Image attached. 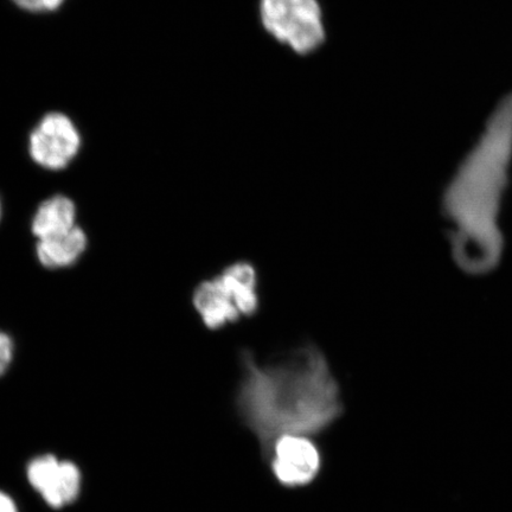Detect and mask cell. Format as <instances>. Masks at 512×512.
Masks as SVG:
<instances>
[{
  "mask_svg": "<svg viewBox=\"0 0 512 512\" xmlns=\"http://www.w3.org/2000/svg\"><path fill=\"white\" fill-rule=\"evenodd\" d=\"M241 379L235 411L267 457L283 435L316 437L342 418L341 386L328 358L316 344L306 343L278 360L261 362L241 352Z\"/></svg>",
  "mask_w": 512,
  "mask_h": 512,
  "instance_id": "cell-1",
  "label": "cell"
},
{
  "mask_svg": "<svg viewBox=\"0 0 512 512\" xmlns=\"http://www.w3.org/2000/svg\"><path fill=\"white\" fill-rule=\"evenodd\" d=\"M512 153V94L492 115L482 139L454 184L452 211L466 232H491L496 184L503 181Z\"/></svg>",
  "mask_w": 512,
  "mask_h": 512,
  "instance_id": "cell-2",
  "label": "cell"
},
{
  "mask_svg": "<svg viewBox=\"0 0 512 512\" xmlns=\"http://www.w3.org/2000/svg\"><path fill=\"white\" fill-rule=\"evenodd\" d=\"M201 323L217 331L255 315L260 306V279L248 261H235L201 281L191 296Z\"/></svg>",
  "mask_w": 512,
  "mask_h": 512,
  "instance_id": "cell-3",
  "label": "cell"
},
{
  "mask_svg": "<svg viewBox=\"0 0 512 512\" xmlns=\"http://www.w3.org/2000/svg\"><path fill=\"white\" fill-rule=\"evenodd\" d=\"M266 462L275 482L293 490L316 482L322 473L324 458L311 437L290 434L274 441Z\"/></svg>",
  "mask_w": 512,
  "mask_h": 512,
  "instance_id": "cell-4",
  "label": "cell"
},
{
  "mask_svg": "<svg viewBox=\"0 0 512 512\" xmlns=\"http://www.w3.org/2000/svg\"><path fill=\"white\" fill-rule=\"evenodd\" d=\"M27 478L31 488L50 508L62 509L80 496L82 473L79 466L54 454L32 458L27 465Z\"/></svg>",
  "mask_w": 512,
  "mask_h": 512,
  "instance_id": "cell-5",
  "label": "cell"
},
{
  "mask_svg": "<svg viewBox=\"0 0 512 512\" xmlns=\"http://www.w3.org/2000/svg\"><path fill=\"white\" fill-rule=\"evenodd\" d=\"M80 147L74 124L61 113L48 114L31 133L30 155L38 165L49 170L66 168Z\"/></svg>",
  "mask_w": 512,
  "mask_h": 512,
  "instance_id": "cell-6",
  "label": "cell"
},
{
  "mask_svg": "<svg viewBox=\"0 0 512 512\" xmlns=\"http://www.w3.org/2000/svg\"><path fill=\"white\" fill-rule=\"evenodd\" d=\"M266 15L268 24L299 48L309 46L319 36L312 0H266Z\"/></svg>",
  "mask_w": 512,
  "mask_h": 512,
  "instance_id": "cell-7",
  "label": "cell"
},
{
  "mask_svg": "<svg viewBox=\"0 0 512 512\" xmlns=\"http://www.w3.org/2000/svg\"><path fill=\"white\" fill-rule=\"evenodd\" d=\"M74 203L64 196L49 198L41 204L32 221V233L38 240L59 238L75 227Z\"/></svg>",
  "mask_w": 512,
  "mask_h": 512,
  "instance_id": "cell-8",
  "label": "cell"
},
{
  "mask_svg": "<svg viewBox=\"0 0 512 512\" xmlns=\"http://www.w3.org/2000/svg\"><path fill=\"white\" fill-rule=\"evenodd\" d=\"M87 246L86 234L79 227L59 238L41 240L37 245V255L41 264L48 268H60L73 265Z\"/></svg>",
  "mask_w": 512,
  "mask_h": 512,
  "instance_id": "cell-9",
  "label": "cell"
},
{
  "mask_svg": "<svg viewBox=\"0 0 512 512\" xmlns=\"http://www.w3.org/2000/svg\"><path fill=\"white\" fill-rule=\"evenodd\" d=\"M12 355H14V344H12L11 338L0 332V376H3L9 369Z\"/></svg>",
  "mask_w": 512,
  "mask_h": 512,
  "instance_id": "cell-10",
  "label": "cell"
},
{
  "mask_svg": "<svg viewBox=\"0 0 512 512\" xmlns=\"http://www.w3.org/2000/svg\"><path fill=\"white\" fill-rule=\"evenodd\" d=\"M14 2L25 10L50 11L59 8L63 0H14Z\"/></svg>",
  "mask_w": 512,
  "mask_h": 512,
  "instance_id": "cell-11",
  "label": "cell"
},
{
  "mask_svg": "<svg viewBox=\"0 0 512 512\" xmlns=\"http://www.w3.org/2000/svg\"><path fill=\"white\" fill-rule=\"evenodd\" d=\"M0 512H19L14 498L4 491H0Z\"/></svg>",
  "mask_w": 512,
  "mask_h": 512,
  "instance_id": "cell-12",
  "label": "cell"
}]
</instances>
